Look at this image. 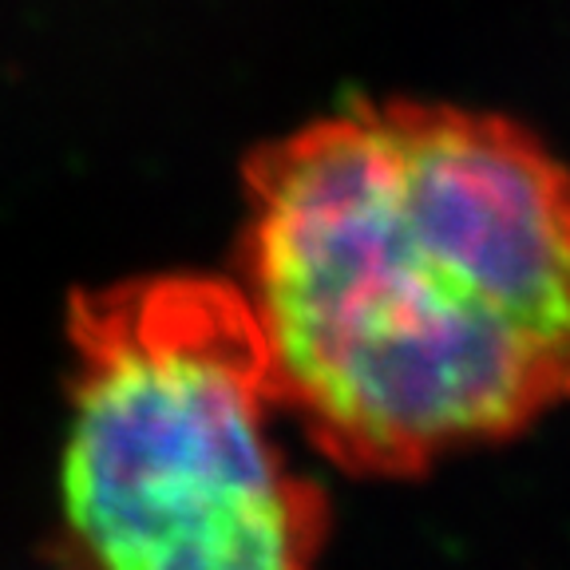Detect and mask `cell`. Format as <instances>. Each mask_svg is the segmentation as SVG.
<instances>
[{"instance_id":"1","label":"cell","mask_w":570,"mask_h":570,"mask_svg":"<svg viewBox=\"0 0 570 570\" xmlns=\"http://www.w3.org/2000/svg\"><path fill=\"white\" fill-rule=\"evenodd\" d=\"M234 262L282 409L345 472L570 401V170L503 116L356 99L266 142Z\"/></svg>"},{"instance_id":"2","label":"cell","mask_w":570,"mask_h":570,"mask_svg":"<svg viewBox=\"0 0 570 570\" xmlns=\"http://www.w3.org/2000/svg\"><path fill=\"white\" fill-rule=\"evenodd\" d=\"M63 515L96 570H317L325 491L297 472L266 341L234 282L155 274L71 302Z\"/></svg>"}]
</instances>
